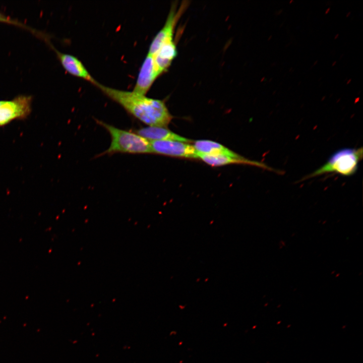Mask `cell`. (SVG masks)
I'll return each mask as SVG.
<instances>
[{"instance_id": "6da1fadb", "label": "cell", "mask_w": 363, "mask_h": 363, "mask_svg": "<svg viewBox=\"0 0 363 363\" xmlns=\"http://www.w3.org/2000/svg\"><path fill=\"white\" fill-rule=\"evenodd\" d=\"M106 96L149 126L167 127L173 117L164 101L134 92L116 89L98 82L95 85Z\"/></svg>"}, {"instance_id": "7a4b0ae2", "label": "cell", "mask_w": 363, "mask_h": 363, "mask_svg": "<svg viewBox=\"0 0 363 363\" xmlns=\"http://www.w3.org/2000/svg\"><path fill=\"white\" fill-rule=\"evenodd\" d=\"M97 122L107 131L111 139L109 147L103 154L152 153L150 141L136 133L116 128L100 120Z\"/></svg>"}, {"instance_id": "3957f363", "label": "cell", "mask_w": 363, "mask_h": 363, "mask_svg": "<svg viewBox=\"0 0 363 363\" xmlns=\"http://www.w3.org/2000/svg\"><path fill=\"white\" fill-rule=\"evenodd\" d=\"M362 157V147L341 149L334 152L324 165L304 176L300 181L330 172L347 176L352 175L356 172Z\"/></svg>"}, {"instance_id": "277c9868", "label": "cell", "mask_w": 363, "mask_h": 363, "mask_svg": "<svg viewBox=\"0 0 363 363\" xmlns=\"http://www.w3.org/2000/svg\"><path fill=\"white\" fill-rule=\"evenodd\" d=\"M32 97L21 95L11 100H2L0 103V127L13 120H24L32 111Z\"/></svg>"}, {"instance_id": "5b68a950", "label": "cell", "mask_w": 363, "mask_h": 363, "mask_svg": "<svg viewBox=\"0 0 363 363\" xmlns=\"http://www.w3.org/2000/svg\"><path fill=\"white\" fill-rule=\"evenodd\" d=\"M152 153L173 157L198 158L197 152L189 143L176 141L150 142Z\"/></svg>"}, {"instance_id": "8992f818", "label": "cell", "mask_w": 363, "mask_h": 363, "mask_svg": "<svg viewBox=\"0 0 363 363\" xmlns=\"http://www.w3.org/2000/svg\"><path fill=\"white\" fill-rule=\"evenodd\" d=\"M185 7L181 6L177 11L174 5L171 8L165 23L151 42L148 54H154L164 44L173 40V30Z\"/></svg>"}, {"instance_id": "52a82bcc", "label": "cell", "mask_w": 363, "mask_h": 363, "mask_svg": "<svg viewBox=\"0 0 363 363\" xmlns=\"http://www.w3.org/2000/svg\"><path fill=\"white\" fill-rule=\"evenodd\" d=\"M160 75L152 55L148 53L140 69L133 91L146 95L154 82Z\"/></svg>"}, {"instance_id": "ba28073f", "label": "cell", "mask_w": 363, "mask_h": 363, "mask_svg": "<svg viewBox=\"0 0 363 363\" xmlns=\"http://www.w3.org/2000/svg\"><path fill=\"white\" fill-rule=\"evenodd\" d=\"M52 48L62 66L68 73L96 85L98 82L91 76L81 60L74 55L61 52L53 47Z\"/></svg>"}, {"instance_id": "9c48e42d", "label": "cell", "mask_w": 363, "mask_h": 363, "mask_svg": "<svg viewBox=\"0 0 363 363\" xmlns=\"http://www.w3.org/2000/svg\"><path fill=\"white\" fill-rule=\"evenodd\" d=\"M198 158H200L207 164L212 166H220L229 164H245L261 167L266 170L276 172L278 174L283 173V171L275 169L265 163L259 161L248 159L244 157H233L223 155H206L197 153Z\"/></svg>"}, {"instance_id": "30bf717a", "label": "cell", "mask_w": 363, "mask_h": 363, "mask_svg": "<svg viewBox=\"0 0 363 363\" xmlns=\"http://www.w3.org/2000/svg\"><path fill=\"white\" fill-rule=\"evenodd\" d=\"M135 133L149 141H176L189 143L191 140L177 135L166 127L148 126L135 130Z\"/></svg>"}, {"instance_id": "8fae6325", "label": "cell", "mask_w": 363, "mask_h": 363, "mask_svg": "<svg viewBox=\"0 0 363 363\" xmlns=\"http://www.w3.org/2000/svg\"><path fill=\"white\" fill-rule=\"evenodd\" d=\"M177 50L173 41L162 45L152 56L155 64L161 74L169 68L171 62L177 55Z\"/></svg>"}, {"instance_id": "7c38bea8", "label": "cell", "mask_w": 363, "mask_h": 363, "mask_svg": "<svg viewBox=\"0 0 363 363\" xmlns=\"http://www.w3.org/2000/svg\"><path fill=\"white\" fill-rule=\"evenodd\" d=\"M193 146L197 152L200 154L212 155H223L233 157L241 156L223 145L211 140H197L194 142Z\"/></svg>"}, {"instance_id": "4fadbf2b", "label": "cell", "mask_w": 363, "mask_h": 363, "mask_svg": "<svg viewBox=\"0 0 363 363\" xmlns=\"http://www.w3.org/2000/svg\"><path fill=\"white\" fill-rule=\"evenodd\" d=\"M0 22L7 23L9 24H14L16 25H19L20 26H23V25L17 22L12 20L9 18L5 16L0 13Z\"/></svg>"}, {"instance_id": "5bb4252c", "label": "cell", "mask_w": 363, "mask_h": 363, "mask_svg": "<svg viewBox=\"0 0 363 363\" xmlns=\"http://www.w3.org/2000/svg\"><path fill=\"white\" fill-rule=\"evenodd\" d=\"M330 11V8H328V9L326 10L325 14H327Z\"/></svg>"}, {"instance_id": "9a60e30c", "label": "cell", "mask_w": 363, "mask_h": 363, "mask_svg": "<svg viewBox=\"0 0 363 363\" xmlns=\"http://www.w3.org/2000/svg\"><path fill=\"white\" fill-rule=\"evenodd\" d=\"M339 35V34L338 33H337L336 35H335V37H334V39H336L338 37Z\"/></svg>"}, {"instance_id": "2e32d148", "label": "cell", "mask_w": 363, "mask_h": 363, "mask_svg": "<svg viewBox=\"0 0 363 363\" xmlns=\"http://www.w3.org/2000/svg\"><path fill=\"white\" fill-rule=\"evenodd\" d=\"M350 14H351V12H348L347 13V14H346V17H349Z\"/></svg>"}, {"instance_id": "e0dca14e", "label": "cell", "mask_w": 363, "mask_h": 363, "mask_svg": "<svg viewBox=\"0 0 363 363\" xmlns=\"http://www.w3.org/2000/svg\"><path fill=\"white\" fill-rule=\"evenodd\" d=\"M351 79H349V80L347 81L346 84H349L351 82Z\"/></svg>"}, {"instance_id": "ac0fdd59", "label": "cell", "mask_w": 363, "mask_h": 363, "mask_svg": "<svg viewBox=\"0 0 363 363\" xmlns=\"http://www.w3.org/2000/svg\"><path fill=\"white\" fill-rule=\"evenodd\" d=\"M336 61H334V62L333 63V64H332V67L336 65Z\"/></svg>"}, {"instance_id": "d6986e66", "label": "cell", "mask_w": 363, "mask_h": 363, "mask_svg": "<svg viewBox=\"0 0 363 363\" xmlns=\"http://www.w3.org/2000/svg\"><path fill=\"white\" fill-rule=\"evenodd\" d=\"M317 63H318V61L316 60V62L314 63L313 65H314V66H315L316 64Z\"/></svg>"}, {"instance_id": "ffe728a7", "label": "cell", "mask_w": 363, "mask_h": 363, "mask_svg": "<svg viewBox=\"0 0 363 363\" xmlns=\"http://www.w3.org/2000/svg\"><path fill=\"white\" fill-rule=\"evenodd\" d=\"M272 35H270V37H269V39H268V40H269L270 39H271L272 38Z\"/></svg>"}, {"instance_id": "44dd1931", "label": "cell", "mask_w": 363, "mask_h": 363, "mask_svg": "<svg viewBox=\"0 0 363 363\" xmlns=\"http://www.w3.org/2000/svg\"><path fill=\"white\" fill-rule=\"evenodd\" d=\"M292 2H293V0L290 1L289 3L291 4Z\"/></svg>"}, {"instance_id": "7402d4cb", "label": "cell", "mask_w": 363, "mask_h": 363, "mask_svg": "<svg viewBox=\"0 0 363 363\" xmlns=\"http://www.w3.org/2000/svg\"><path fill=\"white\" fill-rule=\"evenodd\" d=\"M2 100H0V103H1Z\"/></svg>"}]
</instances>
